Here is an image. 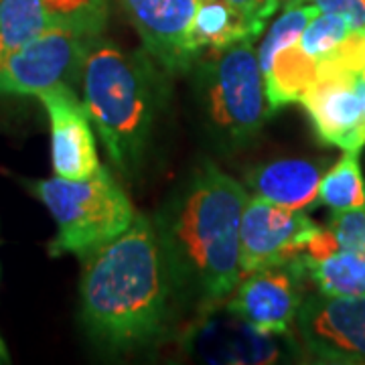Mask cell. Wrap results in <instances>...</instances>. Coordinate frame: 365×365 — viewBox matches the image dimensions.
<instances>
[{
	"label": "cell",
	"mask_w": 365,
	"mask_h": 365,
	"mask_svg": "<svg viewBox=\"0 0 365 365\" xmlns=\"http://www.w3.org/2000/svg\"><path fill=\"white\" fill-rule=\"evenodd\" d=\"M327 230L335 235L339 250L365 252V205L343 209V211H331Z\"/></svg>",
	"instance_id": "obj_22"
},
{
	"label": "cell",
	"mask_w": 365,
	"mask_h": 365,
	"mask_svg": "<svg viewBox=\"0 0 365 365\" xmlns=\"http://www.w3.org/2000/svg\"><path fill=\"white\" fill-rule=\"evenodd\" d=\"M182 347L193 359L205 364H278L299 355L290 333H264L227 307L220 309L217 304L199 313L182 337Z\"/></svg>",
	"instance_id": "obj_7"
},
{
	"label": "cell",
	"mask_w": 365,
	"mask_h": 365,
	"mask_svg": "<svg viewBox=\"0 0 365 365\" xmlns=\"http://www.w3.org/2000/svg\"><path fill=\"white\" fill-rule=\"evenodd\" d=\"M160 71L146 51H126L102 35L83 61V106L110 163L126 177L144 165L163 98Z\"/></svg>",
	"instance_id": "obj_3"
},
{
	"label": "cell",
	"mask_w": 365,
	"mask_h": 365,
	"mask_svg": "<svg viewBox=\"0 0 365 365\" xmlns=\"http://www.w3.org/2000/svg\"><path fill=\"white\" fill-rule=\"evenodd\" d=\"M323 165L307 158L266 163L246 173V185L268 203L288 209H309L317 203Z\"/></svg>",
	"instance_id": "obj_15"
},
{
	"label": "cell",
	"mask_w": 365,
	"mask_h": 365,
	"mask_svg": "<svg viewBox=\"0 0 365 365\" xmlns=\"http://www.w3.org/2000/svg\"><path fill=\"white\" fill-rule=\"evenodd\" d=\"M299 104L307 110L321 144L343 150L365 146L364 73H317Z\"/></svg>",
	"instance_id": "obj_11"
},
{
	"label": "cell",
	"mask_w": 365,
	"mask_h": 365,
	"mask_svg": "<svg viewBox=\"0 0 365 365\" xmlns=\"http://www.w3.org/2000/svg\"><path fill=\"white\" fill-rule=\"evenodd\" d=\"M108 0H0V59L49 29L102 35Z\"/></svg>",
	"instance_id": "obj_12"
},
{
	"label": "cell",
	"mask_w": 365,
	"mask_h": 365,
	"mask_svg": "<svg viewBox=\"0 0 365 365\" xmlns=\"http://www.w3.org/2000/svg\"><path fill=\"white\" fill-rule=\"evenodd\" d=\"M248 197L244 185L203 160L153 220L173 294L199 313L232 297L242 280L240 223Z\"/></svg>",
	"instance_id": "obj_1"
},
{
	"label": "cell",
	"mask_w": 365,
	"mask_h": 365,
	"mask_svg": "<svg viewBox=\"0 0 365 365\" xmlns=\"http://www.w3.org/2000/svg\"><path fill=\"white\" fill-rule=\"evenodd\" d=\"M319 230L302 209L280 207L260 197H248L240 223L242 276L302 256Z\"/></svg>",
	"instance_id": "obj_9"
},
{
	"label": "cell",
	"mask_w": 365,
	"mask_h": 365,
	"mask_svg": "<svg viewBox=\"0 0 365 365\" xmlns=\"http://www.w3.org/2000/svg\"><path fill=\"white\" fill-rule=\"evenodd\" d=\"M294 325L314 361L365 365V297L311 294L302 300Z\"/></svg>",
	"instance_id": "obj_8"
},
{
	"label": "cell",
	"mask_w": 365,
	"mask_h": 365,
	"mask_svg": "<svg viewBox=\"0 0 365 365\" xmlns=\"http://www.w3.org/2000/svg\"><path fill=\"white\" fill-rule=\"evenodd\" d=\"M304 276L331 297H365V252L339 250L323 260L299 256Z\"/></svg>",
	"instance_id": "obj_18"
},
{
	"label": "cell",
	"mask_w": 365,
	"mask_h": 365,
	"mask_svg": "<svg viewBox=\"0 0 365 365\" xmlns=\"http://www.w3.org/2000/svg\"><path fill=\"white\" fill-rule=\"evenodd\" d=\"M284 2H287V0H280V4H284Z\"/></svg>",
	"instance_id": "obj_25"
},
{
	"label": "cell",
	"mask_w": 365,
	"mask_h": 365,
	"mask_svg": "<svg viewBox=\"0 0 365 365\" xmlns=\"http://www.w3.org/2000/svg\"><path fill=\"white\" fill-rule=\"evenodd\" d=\"M100 35L57 26L0 59V98L39 96L59 83L81 81L91 43Z\"/></svg>",
	"instance_id": "obj_6"
},
{
	"label": "cell",
	"mask_w": 365,
	"mask_h": 365,
	"mask_svg": "<svg viewBox=\"0 0 365 365\" xmlns=\"http://www.w3.org/2000/svg\"><path fill=\"white\" fill-rule=\"evenodd\" d=\"M262 31L225 0H199L189 31V49L197 59L203 49L215 51L240 41H254Z\"/></svg>",
	"instance_id": "obj_16"
},
{
	"label": "cell",
	"mask_w": 365,
	"mask_h": 365,
	"mask_svg": "<svg viewBox=\"0 0 365 365\" xmlns=\"http://www.w3.org/2000/svg\"><path fill=\"white\" fill-rule=\"evenodd\" d=\"M319 11L339 14L353 31H365V0H323Z\"/></svg>",
	"instance_id": "obj_23"
},
{
	"label": "cell",
	"mask_w": 365,
	"mask_h": 365,
	"mask_svg": "<svg viewBox=\"0 0 365 365\" xmlns=\"http://www.w3.org/2000/svg\"><path fill=\"white\" fill-rule=\"evenodd\" d=\"M353 31L349 23L333 13H319L311 19V23L304 26L300 35L299 45L314 59H321L323 55L331 53L341 41Z\"/></svg>",
	"instance_id": "obj_21"
},
{
	"label": "cell",
	"mask_w": 365,
	"mask_h": 365,
	"mask_svg": "<svg viewBox=\"0 0 365 365\" xmlns=\"http://www.w3.org/2000/svg\"><path fill=\"white\" fill-rule=\"evenodd\" d=\"M317 201L333 211L364 207L365 179L359 150H345L335 167L321 177Z\"/></svg>",
	"instance_id": "obj_19"
},
{
	"label": "cell",
	"mask_w": 365,
	"mask_h": 365,
	"mask_svg": "<svg viewBox=\"0 0 365 365\" xmlns=\"http://www.w3.org/2000/svg\"><path fill=\"white\" fill-rule=\"evenodd\" d=\"M25 185L57 223V235L49 246L51 256L78 254L83 258L122 234L136 215L128 195L104 167L86 179L53 177Z\"/></svg>",
	"instance_id": "obj_5"
},
{
	"label": "cell",
	"mask_w": 365,
	"mask_h": 365,
	"mask_svg": "<svg viewBox=\"0 0 365 365\" xmlns=\"http://www.w3.org/2000/svg\"><path fill=\"white\" fill-rule=\"evenodd\" d=\"M364 76H365V71H364Z\"/></svg>",
	"instance_id": "obj_26"
},
{
	"label": "cell",
	"mask_w": 365,
	"mask_h": 365,
	"mask_svg": "<svg viewBox=\"0 0 365 365\" xmlns=\"http://www.w3.org/2000/svg\"><path fill=\"white\" fill-rule=\"evenodd\" d=\"M321 13L319 6L314 4H299V6H288L284 9L282 16L276 19L270 29L268 35L262 41L260 49H258V61H260L262 73H266L276 53L280 49L288 47L290 43H297L304 31V26L311 23V19Z\"/></svg>",
	"instance_id": "obj_20"
},
{
	"label": "cell",
	"mask_w": 365,
	"mask_h": 365,
	"mask_svg": "<svg viewBox=\"0 0 365 365\" xmlns=\"http://www.w3.org/2000/svg\"><path fill=\"white\" fill-rule=\"evenodd\" d=\"M317 78V59L297 43L280 49L274 55L272 66L264 73V86L268 102L276 110L282 106L300 102L304 91L313 86Z\"/></svg>",
	"instance_id": "obj_17"
},
{
	"label": "cell",
	"mask_w": 365,
	"mask_h": 365,
	"mask_svg": "<svg viewBox=\"0 0 365 365\" xmlns=\"http://www.w3.org/2000/svg\"><path fill=\"white\" fill-rule=\"evenodd\" d=\"M51 128V163L57 177L86 179L100 167L91 120L69 83H59L37 96Z\"/></svg>",
	"instance_id": "obj_14"
},
{
	"label": "cell",
	"mask_w": 365,
	"mask_h": 365,
	"mask_svg": "<svg viewBox=\"0 0 365 365\" xmlns=\"http://www.w3.org/2000/svg\"><path fill=\"white\" fill-rule=\"evenodd\" d=\"M225 2H230L248 21H252L254 25L262 26V29L266 26V21L280 6V0H225Z\"/></svg>",
	"instance_id": "obj_24"
},
{
	"label": "cell",
	"mask_w": 365,
	"mask_h": 365,
	"mask_svg": "<svg viewBox=\"0 0 365 365\" xmlns=\"http://www.w3.org/2000/svg\"><path fill=\"white\" fill-rule=\"evenodd\" d=\"M307 280L299 258L246 274L225 304L264 333L287 335L297 323Z\"/></svg>",
	"instance_id": "obj_10"
},
{
	"label": "cell",
	"mask_w": 365,
	"mask_h": 365,
	"mask_svg": "<svg viewBox=\"0 0 365 365\" xmlns=\"http://www.w3.org/2000/svg\"><path fill=\"white\" fill-rule=\"evenodd\" d=\"M199 0H120L148 53L167 76L185 73L195 63L189 31Z\"/></svg>",
	"instance_id": "obj_13"
},
{
	"label": "cell",
	"mask_w": 365,
	"mask_h": 365,
	"mask_svg": "<svg viewBox=\"0 0 365 365\" xmlns=\"http://www.w3.org/2000/svg\"><path fill=\"white\" fill-rule=\"evenodd\" d=\"M81 260V323L91 343L120 353L157 339L175 294L153 222L134 215L122 234Z\"/></svg>",
	"instance_id": "obj_2"
},
{
	"label": "cell",
	"mask_w": 365,
	"mask_h": 365,
	"mask_svg": "<svg viewBox=\"0 0 365 365\" xmlns=\"http://www.w3.org/2000/svg\"><path fill=\"white\" fill-rule=\"evenodd\" d=\"M195 98L203 128L220 150H237L256 140L274 108L252 41L209 51L199 59Z\"/></svg>",
	"instance_id": "obj_4"
}]
</instances>
